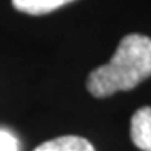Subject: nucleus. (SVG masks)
<instances>
[{"instance_id":"39448f33","label":"nucleus","mask_w":151,"mask_h":151,"mask_svg":"<svg viewBox=\"0 0 151 151\" xmlns=\"http://www.w3.org/2000/svg\"><path fill=\"white\" fill-rule=\"evenodd\" d=\"M0 151H20L19 139L10 131L0 128Z\"/></svg>"},{"instance_id":"7ed1b4c3","label":"nucleus","mask_w":151,"mask_h":151,"mask_svg":"<svg viewBox=\"0 0 151 151\" xmlns=\"http://www.w3.org/2000/svg\"><path fill=\"white\" fill-rule=\"evenodd\" d=\"M34 151H94V146L81 136H60L39 145Z\"/></svg>"},{"instance_id":"f03ea898","label":"nucleus","mask_w":151,"mask_h":151,"mask_svg":"<svg viewBox=\"0 0 151 151\" xmlns=\"http://www.w3.org/2000/svg\"><path fill=\"white\" fill-rule=\"evenodd\" d=\"M131 139L141 151H151V106L139 108L131 118Z\"/></svg>"},{"instance_id":"f257e3e1","label":"nucleus","mask_w":151,"mask_h":151,"mask_svg":"<svg viewBox=\"0 0 151 151\" xmlns=\"http://www.w3.org/2000/svg\"><path fill=\"white\" fill-rule=\"evenodd\" d=\"M151 76V39L141 34L124 35L108 64L87 76V91L94 97H108L129 91Z\"/></svg>"},{"instance_id":"20e7f679","label":"nucleus","mask_w":151,"mask_h":151,"mask_svg":"<svg viewBox=\"0 0 151 151\" xmlns=\"http://www.w3.org/2000/svg\"><path fill=\"white\" fill-rule=\"evenodd\" d=\"M74 0H12V5L19 12L30 14V15H44L49 12H54L65 4Z\"/></svg>"}]
</instances>
